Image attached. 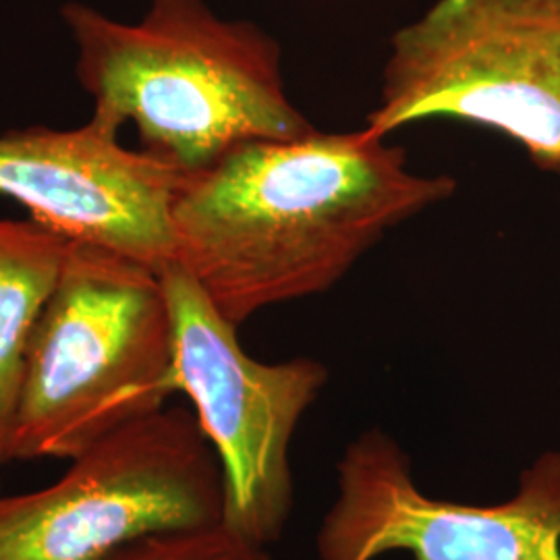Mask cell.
Returning a JSON list of instances; mask_svg holds the SVG:
<instances>
[{"label": "cell", "mask_w": 560, "mask_h": 560, "mask_svg": "<svg viewBox=\"0 0 560 560\" xmlns=\"http://www.w3.org/2000/svg\"><path fill=\"white\" fill-rule=\"evenodd\" d=\"M370 129L247 141L183 177L173 203L180 264L224 318L332 289L395 226L448 200Z\"/></svg>", "instance_id": "6da1fadb"}, {"label": "cell", "mask_w": 560, "mask_h": 560, "mask_svg": "<svg viewBox=\"0 0 560 560\" xmlns=\"http://www.w3.org/2000/svg\"><path fill=\"white\" fill-rule=\"evenodd\" d=\"M60 20L94 102L90 119L115 133L133 122L141 150L183 177L241 143L316 131L287 94L279 42L206 0H150L133 23L65 2Z\"/></svg>", "instance_id": "7a4b0ae2"}, {"label": "cell", "mask_w": 560, "mask_h": 560, "mask_svg": "<svg viewBox=\"0 0 560 560\" xmlns=\"http://www.w3.org/2000/svg\"><path fill=\"white\" fill-rule=\"evenodd\" d=\"M173 393V320L161 275L71 241L27 340L7 460H71L159 411Z\"/></svg>", "instance_id": "3957f363"}, {"label": "cell", "mask_w": 560, "mask_h": 560, "mask_svg": "<svg viewBox=\"0 0 560 560\" xmlns=\"http://www.w3.org/2000/svg\"><path fill=\"white\" fill-rule=\"evenodd\" d=\"M425 119L504 133L560 179V0H436L397 30L363 127Z\"/></svg>", "instance_id": "277c9868"}, {"label": "cell", "mask_w": 560, "mask_h": 560, "mask_svg": "<svg viewBox=\"0 0 560 560\" xmlns=\"http://www.w3.org/2000/svg\"><path fill=\"white\" fill-rule=\"evenodd\" d=\"M224 521L221 460L191 409L162 407L0 497V560H104L145 536Z\"/></svg>", "instance_id": "5b68a950"}, {"label": "cell", "mask_w": 560, "mask_h": 560, "mask_svg": "<svg viewBox=\"0 0 560 560\" xmlns=\"http://www.w3.org/2000/svg\"><path fill=\"white\" fill-rule=\"evenodd\" d=\"M171 307L175 386L194 402L224 478V525L256 546L280 540L293 513L291 442L328 382L312 358L264 363L177 261L161 272Z\"/></svg>", "instance_id": "8992f818"}, {"label": "cell", "mask_w": 560, "mask_h": 560, "mask_svg": "<svg viewBox=\"0 0 560 560\" xmlns=\"http://www.w3.org/2000/svg\"><path fill=\"white\" fill-rule=\"evenodd\" d=\"M320 560H560V451L523 474L497 504L442 501L421 490L411 459L388 432L370 428L337 463V499L316 536Z\"/></svg>", "instance_id": "52a82bcc"}, {"label": "cell", "mask_w": 560, "mask_h": 560, "mask_svg": "<svg viewBox=\"0 0 560 560\" xmlns=\"http://www.w3.org/2000/svg\"><path fill=\"white\" fill-rule=\"evenodd\" d=\"M180 180L175 166L125 148L96 120L0 133V196L67 240L101 245L159 275L177 261L173 203Z\"/></svg>", "instance_id": "ba28073f"}, {"label": "cell", "mask_w": 560, "mask_h": 560, "mask_svg": "<svg viewBox=\"0 0 560 560\" xmlns=\"http://www.w3.org/2000/svg\"><path fill=\"white\" fill-rule=\"evenodd\" d=\"M71 240L38 221L0 219V446L20 395L27 340L65 268ZM7 457V455H4ZM9 463V460H7Z\"/></svg>", "instance_id": "9c48e42d"}, {"label": "cell", "mask_w": 560, "mask_h": 560, "mask_svg": "<svg viewBox=\"0 0 560 560\" xmlns=\"http://www.w3.org/2000/svg\"><path fill=\"white\" fill-rule=\"evenodd\" d=\"M104 560H272L268 548L241 538L224 521L210 527L145 536Z\"/></svg>", "instance_id": "30bf717a"}, {"label": "cell", "mask_w": 560, "mask_h": 560, "mask_svg": "<svg viewBox=\"0 0 560 560\" xmlns=\"http://www.w3.org/2000/svg\"><path fill=\"white\" fill-rule=\"evenodd\" d=\"M7 463V457H4V453H2V446H0V467Z\"/></svg>", "instance_id": "8fae6325"}]
</instances>
